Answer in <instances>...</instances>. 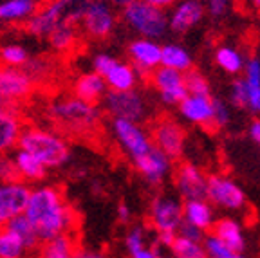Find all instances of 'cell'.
Returning <instances> with one entry per match:
<instances>
[{
  "label": "cell",
  "mask_w": 260,
  "mask_h": 258,
  "mask_svg": "<svg viewBox=\"0 0 260 258\" xmlns=\"http://www.w3.org/2000/svg\"><path fill=\"white\" fill-rule=\"evenodd\" d=\"M248 87H260V61L258 60H249L248 63Z\"/></svg>",
  "instance_id": "38"
},
{
  "label": "cell",
  "mask_w": 260,
  "mask_h": 258,
  "mask_svg": "<svg viewBox=\"0 0 260 258\" xmlns=\"http://www.w3.org/2000/svg\"><path fill=\"white\" fill-rule=\"evenodd\" d=\"M31 191L25 181L0 182V226L8 224L13 217L25 213Z\"/></svg>",
  "instance_id": "7"
},
{
  "label": "cell",
  "mask_w": 260,
  "mask_h": 258,
  "mask_svg": "<svg viewBox=\"0 0 260 258\" xmlns=\"http://www.w3.org/2000/svg\"><path fill=\"white\" fill-rule=\"evenodd\" d=\"M203 18V6L197 0H186L174 11L170 25L175 33H184Z\"/></svg>",
  "instance_id": "21"
},
{
  "label": "cell",
  "mask_w": 260,
  "mask_h": 258,
  "mask_svg": "<svg viewBox=\"0 0 260 258\" xmlns=\"http://www.w3.org/2000/svg\"><path fill=\"white\" fill-rule=\"evenodd\" d=\"M174 182L184 201H206L208 177H204L193 165L177 161L174 170Z\"/></svg>",
  "instance_id": "9"
},
{
  "label": "cell",
  "mask_w": 260,
  "mask_h": 258,
  "mask_svg": "<svg viewBox=\"0 0 260 258\" xmlns=\"http://www.w3.org/2000/svg\"><path fill=\"white\" fill-rule=\"evenodd\" d=\"M146 83L155 87L167 103H183L190 96L186 87H184L183 73L177 69L165 67V65L155 67L150 73V76L146 78Z\"/></svg>",
  "instance_id": "6"
},
{
  "label": "cell",
  "mask_w": 260,
  "mask_h": 258,
  "mask_svg": "<svg viewBox=\"0 0 260 258\" xmlns=\"http://www.w3.org/2000/svg\"><path fill=\"white\" fill-rule=\"evenodd\" d=\"M184 217L190 224L201 228V230H210V226L213 224L211 222V211L210 206L204 201H188L183 206Z\"/></svg>",
  "instance_id": "26"
},
{
  "label": "cell",
  "mask_w": 260,
  "mask_h": 258,
  "mask_svg": "<svg viewBox=\"0 0 260 258\" xmlns=\"http://www.w3.org/2000/svg\"><path fill=\"white\" fill-rule=\"evenodd\" d=\"M15 163L20 170V175L25 182H35L42 181L47 175V166L37 159L32 153H29L27 150L18 148V152L15 153Z\"/></svg>",
  "instance_id": "23"
},
{
  "label": "cell",
  "mask_w": 260,
  "mask_h": 258,
  "mask_svg": "<svg viewBox=\"0 0 260 258\" xmlns=\"http://www.w3.org/2000/svg\"><path fill=\"white\" fill-rule=\"evenodd\" d=\"M107 85L109 83H107L105 76L98 74L96 71L89 74H81L73 83V96L96 105L98 101L107 94Z\"/></svg>",
  "instance_id": "19"
},
{
  "label": "cell",
  "mask_w": 260,
  "mask_h": 258,
  "mask_svg": "<svg viewBox=\"0 0 260 258\" xmlns=\"http://www.w3.org/2000/svg\"><path fill=\"white\" fill-rule=\"evenodd\" d=\"M25 215L32 222L42 242L63 233H78L80 226V215L65 201L63 191L56 186L35 188Z\"/></svg>",
  "instance_id": "1"
},
{
  "label": "cell",
  "mask_w": 260,
  "mask_h": 258,
  "mask_svg": "<svg viewBox=\"0 0 260 258\" xmlns=\"http://www.w3.org/2000/svg\"><path fill=\"white\" fill-rule=\"evenodd\" d=\"M230 258H242V256H240V253H235V254H232Z\"/></svg>",
  "instance_id": "52"
},
{
  "label": "cell",
  "mask_w": 260,
  "mask_h": 258,
  "mask_svg": "<svg viewBox=\"0 0 260 258\" xmlns=\"http://www.w3.org/2000/svg\"><path fill=\"white\" fill-rule=\"evenodd\" d=\"M0 112L2 114H20V101H15L0 92Z\"/></svg>",
  "instance_id": "39"
},
{
  "label": "cell",
  "mask_w": 260,
  "mask_h": 258,
  "mask_svg": "<svg viewBox=\"0 0 260 258\" xmlns=\"http://www.w3.org/2000/svg\"><path fill=\"white\" fill-rule=\"evenodd\" d=\"M125 20L128 22L136 31L148 38L162 37L167 31L168 20L161 8L146 4L145 0H136L125 8Z\"/></svg>",
  "instance_id": "5"
},
{
  "label": "cell",
  "mask_w": 260,
  "mask_h": 258,
  "mask_svg": "<svg viewBox=\"0 0 260 258\" xmlns=\"http://www.w3.org/2000/svg\"><path fill=\"white\" fill-rule=\"evenodd\" d=\"M213 123L217 125V128H222L228 123V112L219 100H213Z\"/></svg>",
  "instance_id": "40"
},
{
  "label": "cell",
  "mask_w": 260,
  "mask_h": 258,
  "mask_svg": "<svg viewBox=\"0 0 260 258\" xmlns=\"http://www.w3.org/2000/svg\"><path fill=\"white\" fill-rule=\"evenodd\" d=\"M35 11V0H9L0 6V18L2 20H18L25 18Z\"/></svg>",
  "instance_id": "29"
},
{
  "label": "cell",
  "mask_w": 260,
  "mask_h": 258,
  "mask_svg": "<svg viewBox=\"0 0 260 258\" xmlns=\"http://www.w3.org/2000/svg\"><path fill=\"white\" fill-rule=\"evenodd\" d=\"M215 60L224 71H228V73L232 74L239 73L240 69H242V60H240L239 53L230 47H220L215 54Z\"/></svg>",
  "instance_id": "33"
},
{
  "label": "cell",
  "mask_w": 260,
  "mask_h": 258,
  "mask_svg": "<svg viewBox=\"0 0 260 258\" xmlns=\"http://www.w3.org/2000/svg\"><path fill=\"white\" fill-rule=\"evenodd\" d=\"M233 103H235L237 107H246L249 103L248 81H244V80L233 81Z\"/></svg>",
  "instance_id": "36"
},
{
  "label": "cell",
  "mask_w": 260,
  "mask_h": 258,
  "mask_svg": "<svg viewBox=\"0 0 260 258\" xmlns=\"http://www.w3.org/2000/svg\"><path fill=\"white\" fill-rule=\"evenodd\" d=\"M78 233H63L40 244L31 258H73L78 242Z\"/></svg>",
  "instance_id": "18"
},
{
  "label": "cell",
  "mask_w": 260,
  "mask_h": 258,
  "mask_svg": "<svg viewBox=\"0 0 260 258\" xmlns=\"http://www.w3.org/2000/svg\"><path fill=\"white\" fill-rule=\"evenodd\" d=\"M118 6H123V8H126V6H130L132 2H136V0H114Z\"/></svg>",
  "instance_id": "50"
},
{
  "label": "cell",
  "mask_w": 260,
  "mask_h": 258,
  "mask_svg": "<svg viewBox=\"0 0 260 258\" xmlns=\"http://www.w3.org/2000/svg\"><path fill=\"white\" fill-rule=\"evenodd\" d=\"M251 136H253V139L260 145V121H255L251 125Z\"/></svg>",
  "instance_id": "49"
},
{
  "label": "cell",
  "mask_w": 260,
  "mask_h": 258,
  "mask_svg": "<svg viewBox=\"0 0 260 258\" xmlns=\"http://www.w3.org/2000/svg\"><path fill=\"white\" fill-rule=\"evenodd\" d=\"M228 0H210V13L213 16H220L226 11Z\"/></svg>",
  "instance_id": "45"
},
{
  "label": "cell",
  "mask_w": 260,
  "mask_h": 258,
  "mask_svg": "<svg viewBox=\"0 0 260 258\" xmlns=\"http://www.w3.org/2000/svg\"><path fill=\"white\" fill-rule=\"evenodd\" d=\"M0 60H2V63L13 65V67H22L27 63V54L18 45H8L0 51Z\"/></svg>",
  "instance_id": "35"
},
{
  "label": "cell",
  "mask_w": 260,
  "mask_h": 258,
  "mask_svg": "<svg viewBox=\"0 0 260 258\" xmlns=\"http://www.w3.org/2000/svg\"><path fill=\"white\" fill-rule=\"evenodd\" d=\"M107 83L114 90H132L136 83V73L134 67L126 63H116L114 69L105 76Z\"/></svg>",
  "instance_id": "27"
},
{
  "label": "cell",
  "mask_w": 260,
  "mask_h": 258,
  "mask_svg": "<svg viewBox=\"0 0 260 258\" xmlns=\"http://www.w3.org/2000/svg\"><path fill=\"white\" fill-rule=\"evenodd\" d=\"M0 228H2V226H0Z\"/></svg>",
  "instance_id": "54"
},
{
  "label": "cell",
  "mask_w": 260,
  "mask_h": 258,
  "mask_svg": "<svg viewBox=\"0 0 260 258\" xmlns=\"http://www.w3.org/2000/svg\"><path fill=\"white\" fill-rule=\"evenodd\" d=\"M146 4H152L155 6V8H167V6H170L172 2H175V0H145Z\"/></svg>",
  "instance_id": "48"
},
{
  "label": "cell",
  "mask_w": 260,
  "mask_h": 258,
  "mask_svg": "<svg viewBox=\"0 0 260 258\" xmlns=\"http://www.w3.org/2000/svg\"><path fill=\"white\" fill-rule=\"evenodd\" d=\"M251 4H253V8H255L256 11L260 13V0H251Z\"/></svg>",
  "instance_id": "51"
},
{
  "label": "cell",
  "mask_w": 260,
  "mask_h": 258,
  "mask_svg": "<svg viewBox=\"0 0 260 258\" xmlns=\"http://www.w3.org/2000/svg\"><path fill=\"white\" fill-rule=\"evenodd\" d=\"M27 254V247L20 238L6 226L0 228V258H25Z\"/></svg>",
  "instance_id": "25"
},
{
  "label": "cell",
  "mask_w": 260,
  "mask_h": 258,
  "mask_svg": "<svg viewBox=\"0 0 260 258\" xmlns=\"http://www.w3.org/2000/svg\"><path fill=\"white\" fill-rule=\"evenodd\" d=\"M51 44L58 51H69L74 44H76V31H74V24H60L51 35Z\"/></svg>",
  "instance_id": "31"
},
{
  "label": "cell",
  "mask_w": 260,
  "mask_h": 258,
  "mask_svg": "<svg viewBox=\"0 0 260 258\" xmlns=\"http://www.w3.org/2000/svg\"><path fill=\"white\" fill-rule=\"evenodd\" d=\"M126 247H128V251L132 253V251H136V249H141L143 247V233H141V230L139 228H136L132 233L126 237Z\"/></svg>",
  "instance_id": "42"
},
{
  "label": "cell",
  "mask_w": 260,
  "mask_h": 258,
  "mask_svg": "<svg viewBox=\"0 0 260 258\" xmlns=\"http://www.w3.org/2000/svg\"><path fill=\"white\" fill-rule=\"evenodd\" d=\"M116 63H118V61L114 60L112 56L100 54V56H96V60H94V71H96L98 74H102V76H107V74L114 69V65Z\"/></svg>",
  "instance_id": "37"
},
{
  "label": "cell",
  "mask_w": 260,
  "mask_h": 258,
  "mask_svg": "<svg viewBox=\"0 0 260 258\" xmlns=\"http://www.w3.org/2000/svg\"><path fill=\"white\" fill-rule=\"evenodd\" d=\"M24 181L20 175V170L16 166L15 157L0 155V182H18Z\"/></svg>",
  "instance_id": "34"
},
{
  "label": "cell",
  "mask_w": 260,
  "mask_h": 258,
  "mask_svg": "<svg viewBox=\"0 0 260 258\" xmlns=\"http://www.w3.org/2000/svg\"><path fill=\"white\" fill-rule=\"evenodd\" d=\"M208 199L224 208H232V210L242 208L244 201H246L239 186L220 175H208Z\"/></svg>",
  "instance_id": "13"
},
{
  "label": "cell",
  "mask_w": 260,
  "mask_h": 258,
  "mask_svg": "<svg viewBox=\"0 0 260 258\" xmlns=\"http://www.w3.org/2000/svg\"><path fill=\"white\" fill-rule=\"evenodd\" d=\"M210 233L220 238L224 244L235 253H240L244 249V238L240 235V228L230 218H220V220L213 222L210 226Z\"/></svg>",
  "instance_id": "24"
},
{
  "label": "cell",
  "mask_w": 260,
  "mask_h": 258,
  "mask_svg": "<svg viewBox=\"0 0 260 258\" xmlns=\"http://www.w3.org/2000/svg\"><path fill=\"white\" fill-rule=\"evenodd\" d=\"M4 226L8 228V230H11L16 237L20 238L22 242H24V246L27 247L29 253H35V251L40 247V244H42L40 237H38L37 230L32 226V222L29 220L25 213L18 215V217H13Z\"/></svg>",
  "instance_id": "22"
},
{
  "label": "cell",
  "mask_w": 260,
  "mask_h": 258,
  "mask_svg": "<svg viewBox=\"0 0 260 258\" xmlns=\"http://www.w3.org/2000/svg\"><path fill=\"white\" fill-rule=\"evenodd\" d=\"M18 148L27 150L47 168L63 166L71 157L69 143L65 137L60 132H51L40 126H25L18 139Z\"/></svg>",
  "instance_id": "3"
},
{
  "label": "cell",
  "mask_w": 260,
  "mask_h": 258,
  "mask_svg": "<svg viewBox=\"0 0 260 258\" xmlns=\"http://www.w3.org/2000/svg\"><path fill=\"white\" fill-rule=\"evenodd\" d=\"M98 2H105V0H98Z\"/></svg>",
  "instance_id": "53"
},
{
  "label": "cell",
  "mask_w": 260,
  "mask_h": 258,
  "mask_svg": "<svg viewBox=\"0 0 260 258\" xmlns=\"http://www.w3.org/2000/svg\"><path fill=\"white\" fill-rule=\"evenodd\" d=\"M249 89V105L253 110L260 112V87H248Z\"/></svg>",
  "instance_id": "44"
},
{
  "label": "cell",
  "mask_w": 260,
  "mask_h": 258,
  "mask_svg": "<svg viewBox=\"0 0 260 258\" xmlns=\"http://www.w3.org/2000/svg\"><path fill=\"white\" fill-rule=\"evenodd\" d=\"M35 90V80L25 69L0 63V92L15 101H25Z\"/></svg>",
  "instance_id": "10"
},
{
  "label": "cell",
  "mask_w": 260,
  "mask_h": 258,
  "mask_svg": "<svg viewBox=\"0 0 260 258\" xmlns=\"http://www.w3.org/2000/svg\"><path fill=\"white\" fill-rule=\"evenodd\" d=\"M47 117L60 134L76 139H98L103 132L102 110L76 96L53 100L47 107Z\"/></svg>",
  "instance_id": "2"
},
{
  "label": "cell",
  "mask_w": 260,
  "mask_h": 258,
  "mask_svg": "<svg viewBox=\"0 0 260 258\" xmlns=\"http://www.w3.org/2000/svg\"><path fill=\"white\" fill-rule=\"evenodd\" d=\"M172 251L175 253L177 258H208V251L199 246V242L190 240L186 237H175L174 244H172Z\"/></svg>",
  "instance_id": "30"
},
{
  "label": "cell",
  "mask_w": 260,
  "mask_h": 258,
  "mask_svg": "<svg viewBox=\"0 0 260 258\" xmlns=\"http://www.w3.org/2000/svg\"><path fill=\"white\" fill-rule=\"evenodd\" d=\"M73 258H105V256H103V253H100V251L87 249L85 246H78Z\"/></svg>",
  "instance_id": "43"
},
{
  "label": "cell",
  "mask_w": 260,
  "mask_h": 258,
  "mask_svg": "<svg viewBox=\"0 0 260 258\" xmlns=\"http://www.w3.org/2000/svg\"><path fill=\"white\" fill-rule=\"evenodd\" d=\"M112 130L116 134V137H118V141L121 143V146L126 150V153L132 157V161L148 153L152 146H154L150 141V136H146L145 130H141V126L136 121L114 117Z\"/></svg>",
  "instance_id": "8"
},
{
  "label": "cell",
  "mask_w": 260,
  "mask_h": 258,
  "mask_svg": "<svg viewBox=\"0 0 260 258\" xmlns=\"http://www.w3.org/2000/svg\"><path fill=\"white\" fill-rule=\"evenodd\" d=\"M105 103L109 112L114 117H121L128 121H141L145 116L143 100L134 90H114L110 89L105 94Z\"/></svg>",
  "instance_id": "11"
},
{
  "label": "cell",
  "mask_w": 260,
  "mask_h": 258,
  "mask_svg": "<svg viewBox=\"0 0 260 258\" xmlns=\"http://www.w3.org/2000/svg\"><path fill=\"white\" fill-rule=\"evenodd\" d=\"M134 166L150 184L157 186L170 168V157L165 152H161L157 146H152L148 153L134 159Z\"/></svg>",
  "instance_id": "15"
},
{
  "label": "cell",
  "mask_w": 260,
  "mask_h": 258,
  "mask_svg": "<svg viewBox=\"0 0 260 258\" xmlns=\"http://www.w3.org/2000/svg\"><path fill=\"white\" fill-rule=\"evenodd\" d=\"M181 105V112L193 123L203 125L208 132H219L213 123V100L210 96H188Z\"/></svg>",
  "instance_id": "16"
},
{
  "label": "cell",
  "mask_w": 260,
  "mask_h": 258,
  "mask_svg": "<svg viewBox=\"0 0 260 258\" xmlns=\"http://www.w3.org/2000/svg\"><path fill=\"white\" fill-rule=\"evenodd\" d=\"M183 76L188 94H191V96H210V85L197 69L190 67L188 71H184Z\"/></svg>",
  "instance_id": "32"
},
{
  "label": "cell",
  "mask_w": 260,
  "mask_h": 258,
  "mask_svg": "<svg viewBox=\"0 0 260 258\" xmlns=\"http://www.w3.org/2000/svg\"><path fill=\"white\" fill-rule=\"evenodd\" d=\"M130 256L132 258H155V253L154 251H148V249H145V247H141V249L132 251Z\"/></svg>",
  "instance_id": "46"
},
{
  "label": "cell",
  "mask_w": 260,
  "mask_h": 258,
  "mask_svg": "<svg viewBox=\"0 0 260 258\" xmlns=\"http://www.w3.org/2000/svg\"><path fill=\"white\" fill-rule=\"evenodd\" d=\"M118 215H119V220L121 222H126L130 217V210H128V206L126 204H119L118 206Z\"/></svg>",
  "instance_id": "47"
},
{
  "label": "cell",
  "mask_w": 260,
  "mask_h": 258,
  "mask_svg": "<svg viewBox=\"0 0 260 258\" xmlns=\"http://www.w3.org/2000/svg\"><path fill=\"white\" fill-rule=\"evenodd\" d=\"M181 231H183V237H186V238H190V240H195V242H199L201 238H203V233H201V228H197V226H193V224H190V222H183L181 224Z\"/></svg>",
  "instance_id": "41"
},
{
  "label": "cell",
  "mask_w": 260,
  "mask_h": 258,
  "mask_svg": "<svg viewBox=\"0 0 260 258\" xmlns=\"http://www.w3.org/2000/svg\"><path fill=\"white\" fill-rule=\"evenodd\" d=\"M161 65L177 69V71L184 73V71H188L191 67V60L186 51H183L181 47H177V45H167V47H162Z\"/></svg>",
  "instance_id": "28"
},
{
  "label": "cell",
  "mask_w": 260,
  "mask_h": 258,
  "mask_svg": "<svg viewBox=\"0 0 260 258\" xmlns=\"http://www.w3.org/2000/svg\"><path fill=\"white\" fill-rule=\"evenodd\" d=\"M24 121L20 114H2L0 112V155L18 146L22 132H24Z\"/></svg>",
  "instance_id": "20"
},
{
  "label": "cell",
  "mask_w": 260,
  "mask_h": 258,
  "mask_svg": "<svg viewBox=\"0 0 260 258\" xmlns=\"http://www.w3.org/2000/svg\"><path fill=\"white\" fill-rule=\"evenodd\" d=\"M128 54L132 58L134 69H138L141 78H148L150 73L161 63L162 56V47H159L157 44L150 40H136L134 44L130 45Z\"/></svg>",
  "instance_id": "14"
},
{
  "label": "cell",
  "mask_w": 260,
  "mask_h": 258,
  "mask_svg": "<svg viewBox=\"0 0 260 258\" xmlns=\"http://www.w3.org/2000/svg\"><path fill=\"white\" fill-rule=\"evenodd\" d=\"M148 136L154 146L165 152L172 161H181L186 132L170 114H161L148 125Z\"/></svg>",
  "instance_id": "4"
},
{
  "label": "cell",
  "mask_w": 260,
  "mask_h": 258,
  "mask_svg": "<svg viewBox=\"0 0 260 258\" xmlns=\"http://www.w3.org/2000/svg\"><path fill=\"white\" fill-rule=\"evenodd\" d=\"M83 27L85 33L92 38H105L114 27V16L110 9L103 2H92L83 16Z\"/></svg>",
  "instance_id": "17"
},
{
  "label": "cell",
  "mask_w": 260,
  "mask_h": 258,
  "mask_svg": "<svg viewBox=\"0 0 260 258\" xmlns=\"http://www.w3.org/2000/svg\"><path fill=\"white\" fill-rule=\"evenodd\" d=\"M184 211L183 208L168 199L155 197L150 206V222L152 226L162 233V231H174L183 224Z\"/></svg>",
  "instance_id": "12"
}]
</instances>
